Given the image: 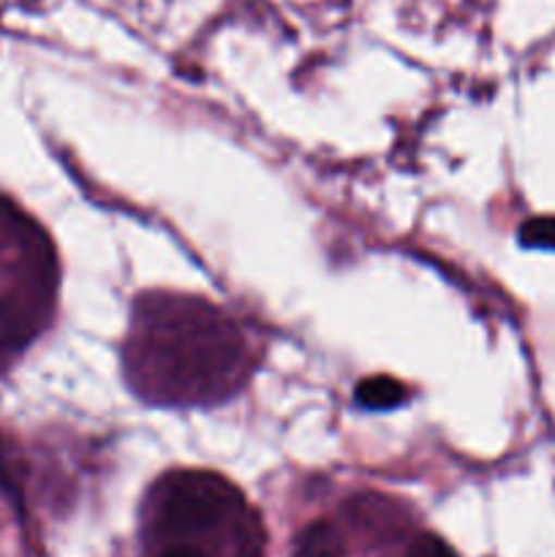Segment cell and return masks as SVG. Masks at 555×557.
<instances>
[{
    "mask_svg": "<svg viewBox=\"0 0 555 557\" xmlns=\"http://www.w3.org/2000/svg\"><path fill=\"white\" fill-rule=\"evenodd\" d=\"M248 370V341L218 308L169 294L136 302L125 373L141 400L156 406L218 403L243 384Z\"/></svg>",
    "mask_w": 555,
    "mask_h": 557,
    "instance_id": "cell-1",
    "label": "cell"
},
{
    "mask_svg": "<svg viewBox=\"0 0 555 557\" xmlns=\"http://www.w3.org/2000/svg\"><path fill=\"white\" fill-rule=\"evenodd\" d=\"M243 498L226 479L205 471H183L161 482L158 520L166 531L190 536L232 520Z\"/></svg>",
    "mask_w": 555,
    "mask_h": 557,
    "instance_id": "cell-2",
    "label": "cell"
},
{
    "mask_svg": "<svg viewBox=\"0 0 555 557\" xmlns=\"http://www.w3.org/2000/svg\"><path fill=\"white\" fill-rule=\"evenodd\" d=\"M346 542L343 531L330 520H316L294 542L292 557H343Z\"/></svg>",
    "mask_w": 555,
    "mask_h": 557,
    "instance_id": "cell-3",
    "label": "cell"
},
{
    "mask_svg": "<svg viewBox=\"0 0 555 557\" xmlns=\"http://www.w3.org/2000/svg\"><path fill=\"white\" fill-rule=\"evenodd\" d=\"M406 386L395 379H386V375H373V379H365L362 384L357 386V403L365 408H395L406 400Z\"/></svg>",
    "mask_w": 555,
    "mask_h": 557,
    "instance_id": "cell-4",
    "label": "cell"
},
{
    "mask_svg": "<svg viewBox=\"0 0 555 557\" xmlns=\"http://www.w3.org/2000/svg\"><path fill=\"white\" fill-rule=\"evenodd\" d=\"M522 245L531 248H553L555 250V218H531L520 228Z\"/></svg>",
    "mask_w": 555,
    "mask_h": 557,
    "instance_id": "cell-5",
    "label": "cell"
},
{
    "mask_svg": "<svg viewBox=\"0 0 555 557\" xmlns=\"http://www.w3.org/2000/svg\"><path fill=\"white\" fill-rule=\"evenodd\" d=\"M408 557H457V555L452 553L439 536H419L417 542L411 544V553H408Z\"/></svg>",
    "mask_w": 555,
    "mask_h": 557,
    "instance_id": "cell-6",
    "label": "cell"
},
{
    "mask_svg": "<svg viewBox=\"0 0 555 557\" xmlns=\"http://www.w3.org/2000/svg\"><path fill=\"white\" fill-rule=\"evenodd\" d=\"M161 557H205V555H201V549L190 547V544H174V547H169Z\"/></svg>",
    "mask_w": 555,
    "mask_h": 557,
    "instance_id": "cell-7",
    "label": "cell"
}]
</instances>
